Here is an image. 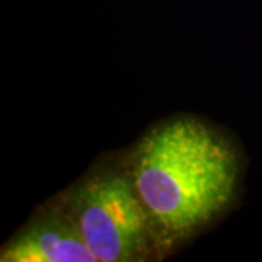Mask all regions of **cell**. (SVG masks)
Returning a JSON list of instances; mask_svg holds the SVG:
<instances>
[{
	"label": "cell",
	"instance_id": "1",
	"mask_svg": "<svg viewBox=\"0 0 262 262\" xmlns=\"http://www.w3.org/2000/svg\"><path fill=\"white\" fill-rule=\"evenodd\" d=\"M237 158L227 141L194 118L151 130L133 159V184L150 222L169 234L208 223L234 195Z\"/></svg>",
	"mask_w": 262,
	"mask_h": 262
},
{
	"label": "cell",
	"instance_id": "2",
	"mask_svg": "<svg viewBox=\"0 0 262 262\" xmlns=\"http://www.w3.org/2000/svg\"><path fill=\"white\" fill-rule=\"evenodd\" d=\"M69 217L99 262L134 259L149 234L150 217L134 184L120 175H96L76 188Z\"/></svg>",
	"mask_w": 262,
	"mask_h": 262
},
{
	"label": "cell",
	"instance_id": "3",
	"mask_svg": "<svg viewBox=\"0 0 262 262\" xmlns=\"http://www.w3.org/2000/svg\"><path fill=\"white\" fill-rule=\"evenodd\" d=\"M3 262H98L72 219L51 215L32 225L2 253Z\"/></svg>",
	"mask_w": 262,
	"mask_h": 262
}]
</instances>
